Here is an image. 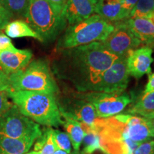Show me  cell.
<instances>
[{
  "instance_id": "cell-24",
  "label": "cell",
  "mask_w": 154,
  "mask_h": 154,
  "mask_svg": "<svg viewBox=\"0 0 154 154\" xmlns=\"http://www.w3.org/2000/svg\"><path fill=\"white\" fill-rule=\"evenodd\" d=\"M53 136L57 148L66 153H72V142L66 133L57 129H53Z\"/></svg>"
},
{
  "instance_id": "cell-16",
  "label": "cell",
  "mask_w": 154,
  "mask_h": 154,
  "mask_svg": "<svg viewBox=\"0 0 154 154\" xmlns=\"http://www.w3.org/2000/svg\"><path fill=\"white\" fill-rule=\"evenodd\" d=\"M34 140L14 139L0 134V154H26Z\"/></svg>"
},
{
  "instance_id": "cell-8",
  "label": "cell",
  "mask_w": 154,
  "mask_h": 154,
  "mask_svg": "<svg viewBox=\"0 0 154 154\" xmlns=\"http://www.w3.org/2000/svg\"><path fill=\"white\" fill-rule=\"evenodd\" d=\"M128 55L119 57L113 64L102 75L96 88V92L121 94L128 86L129 73L127 67Z\"/></svg>"
},
{
  "instance_id": "cell-5",
  "label": "cell",
  "mask_w": 154,
  "mask_h": 154,
  "mask_svg": "<svg viewBox=\"0 0 154 154\" xmlns=\"http://www.w3.org/2000/svg\"><path fill=\"white\" fill-rule=\"evenodd\" d=\"M24 18L45 43L55 40L66 25L64 17L59 16L47 0H29Z\"/></svg>"
},
{
  "instance_id": "cell-10",
  "label": "cell",
  "mask_w": 154,
  "mask_h": 154,
  "mask_svg": "<svg viewBox=\"0 0 154 154\" xmlns=\"http://www.w3.org/2000/svg\"><path fill=\"white\" fill-rule=\"evenodd\" d=\"M62 118L67 117L94 127L98 116L91 103L78 96L77 93L72 98L63 100L62 105L59 106Z\"/></svg>"
},
{
  "instance_id": "cell-9",
  "label": "cell",
  "mask_w": 154,
  "mask_h": 154,
  "mask_svg": "<svg viewBox=\"0 0 154 154\" xmlns=\"http://www.w3.org/2000/svg\"><path fill=\"white\" fill-rule=\"evenodd\" d=\"M113 24L114 29L105 40L101 42L108 51L117 57H122L140 47L141 43L127 27L124 20Z\"/></svg>"
},
{
  "instance_id": "cell-39",
  "label": "cell",
  "mask_w": 154,
  "mask_h": 154,
  "mask_svg": "<svg viewBox=\"0 0 154 154\" xmlns=\"http://www.w3.org/2000/svg\"><path fill=\"white\" fill-rule=\"evenodd\" d=\"M79 154H84V153H83V152H81V153H79Z\"/></svg>"
},
{
  "instance_id": "cell-17",
  "label": "cell",
  "mask_w": 154,
  "mask_h": 154,
  "mask_svg": "<svg viewBox=\"0 0 154 154\" xmlns=\"http://www.w3.org/2000/svg\"><path fill=\"white\" fill-rule=\"evenodd\" d=\"M63 118H64V121L63 125L72 142L74 154H79L80 147L82 144L84 134H85L82 126V123L67 117H63Z\"/></svg>"
},
{
  "instance_id": "cell-26",
  "label": "cell",
  "mask_w": 154,
  "mask_h": 154,
  "mask_svg": "<svg viewBox=\"0 0 154 154\" xmlns=\"http://www.w3.org/2000/svg\"><path fill=\"white\" fill-rule=\"evenodd\" d=\"M133 154H154V140L141 143L135 149Z\"/></svg>"
},
{
  "instance_id": "cell-30",
  "label": "cell",
  "mask_w": 154,
  "mask_h": 154,
  "mask_svg": "<svg viewBox=\"0 0 154 154\" xmlns=\"http://www.w3.org/2000/svg\"><path fill=\"white\" fill-rule=\"evenodd\" d=\"M9 76L2 71H0V91L10 90Z\"/></svg>"
},
{
  "instance_id": "cell-34",
  "label": "cell",
  "mask_w": 154,
  "mask_h": 154,
  "mask_svg": "<svg viewBox=\"0 0 154 154\" xmlns=\"http://www.w3.org/2000/svg\"><path fill=\"white\" fill-rule=\"evenodd\" d=\"M54 154H69V153H66V151H63V150L57 149H56V151H54Z\"/></svg>"
},
{
  "instance_id": "cell-14",
  "label": "cell",
  "mask_w": 154,
  "mask_h": 154,
  "mask_svg": "<svg viewBox=\"0 0 154 154\" xmlns=\"http://www.w3.org/2000/svg\"><path fill=\"white\" fill-rule=\"evenodd\" d=\"M130 13L118 0H99L95 5V14L111 24L128 19Z\"/></svg>"
},
{
  "instance_id": "cell-38",
  "label": "cell",
  "mask_w": 154,
  "mask_h": 154,
  "mask_svg": "<svg viewBox=\"0 0 154 154\" xmlns=\"http://www.w3.org/2000/svg\"><path fill=\"white\" fill-rule=\"evenodd\" d=\"M0 71H2V69L1 66H0ZM2 72H3V71H2Z\"/></svg>"
},
{
  "instance_id": "cell-19",
  "label": "cell",
  "mask_w": 154,
  "mask_h": 154,
  "mask_svg": "<svg viewBox=\"0 0 154 154\" xmlns=\"http://www.w3.org/2000/svg\"><path fill=\"white\" fill-rule=\"evenodd\" d=\"M82 126L85 133L82 142L84 145L83 153L84 154H91L97 150L103 151L100 142L99 135L95 128L84 123H82Z\"/></svg>"
},
{
  "instance_id": "cell-11",
  "label": "cell",
  "mask_w": 154,
  "mask_h": 154,
  "mask_svg": "<svg viewBox=\"0 0 154 154\" xmlns=\"http://www.w3.org/2000/svg\"><path fill=\"white\" fill-rule=\"evenodd\" d=\"M153 49L147 46L138 47L130 51L127 57V67L129 75L136 79L151 73Z\"/></svg>"
},
{
  "instance_id": "cell-31",
  "label": "cell",
  "mask_w": 154,
  "mask_h": 154,
  "mask_svg": "<svg viewBox=\"0 0 154 154\" xmlns=\"http://www.w3.org/2000/svg\"><path fill=\"white\" fill-rule=\"evenodd\" d=\"M147 124L151 138H154V112L142 116Z\"/></svg>"
},
{
  "instance_id": "cell-7",
  "label": "cell",
  "mask_w": 154,
  "mask_h": 154,
  "mask_svg": "<svg viewBox=\"0 0 154 154\" xmlns=\"http://www.w3.org/2000/svg\"><path fill=\"white\" fill-rule=\"evenodd\" d=\"M79 96L91 103L99 119L118 115L132 102V96L128 93L107 94L103 92H77Z\"/></svg>"
},
{
  "instance_id": "cell-29",
  "label": "cell",
  "mask_w": 154,
  "mask_h": 154,
  "mask_svg": "<svg viewBox=\"0 0 154 154\" xmlns=\"http://www.w3.org/2000/svg\"><path fill=\"white\" fill-rule=\"evenodd\" d=\"M47 1L59 16L63 17V11L68 0H47Z\"/></svg>"
},
{
  "instance_id": "cell-1",
  "label": "cell",
  "mask_w": 154,
  "mask_h": 154,
  "mask_svg": "<svg viewBox=\"0 0 154 154\" xmlns=\"http://www.w3.org/2000/svg\"><path fill=\"white\" fill-rule=\"evenodd\" d=\"M118 58L97 42L61 50L54 68L59 79L70 82L78 92L96 91L102 75Z\"/></svg>"
},
{
  "instance_id": "cell-25",
  "label": "cell",
  "mask_w": 154,
  "mask_h": 154,
  "mask_svg": "<svg viewBox=\"0 0 154 154\" xmlns=\"http://www.w3.org/2000/svg\"><path fill=\"white\" fill-rule=\"evenodd\" d=\"M9 90L0 91V117L10 109L13 103L9 101Z\"/></svg>"
},
{
  "instance_id": "cell-36",
  "label": "cell",
  "mask_w": 154,
  "mask_h": 154,
  "mask_svg": "<svg viewBox=\"0 0 154 154\" xmlns=\"http://www.w3.org/2000/svg\"><path fill=\"white\" fill-rule=\"evenodd\" d=\"M150 20L152 21V22L154 24V13L153 14V15H152V17H151V18H150Z\"/></svg>"
},
{
  "instance_id": "cell-22",
  "label": "cell",
  "mask_w": 154,
  "mask_h": 154,
  "mask_svg": "<svg viewBox=\"0 0 154 154\" xmlns=\"http://www.w3.org/2000/svg\"><path fill=\"white\" fill-rule=\"evenodd\" d=\"M154 13V0H138L128 18L149 19Z\"/></svg>"
},
{
  "instance_id": "cell-21",
  "label": "cell",
  "mask_w": 154,
  "mask_h": 154,
  "mask_svg": "<svg viewBox=\"0 0 154 154\" xmlns=\"http://www.w3.org/2000/svg\"><path fill=\"white\" fill-rule=\"evenodd\" d=\"M53 136V128L49 127L42 132L34 145V154H54L57 149Z\"/></svg>"
},
{
  "instance_id": "cell-35",
  "label": "cell",
  "mask_w": 154,
  "mask_h": 154,
  "mask_svg": "<svg viewBox=\"0 0 154 154\" xmlns=\"http://www.w3.org/2000/svg\"><path fill=\"white\" fill-rule=\"evenodd\" d=\"M90 1L91 2H92V4H93V5H96V3H97L99 1V0H90Z\"/></svg>"
},
{
  "instance_id": "cell-32",
  "label": "cell",
  "mask_w": 154,
  "mask_h": 154,
  "mask_svg": "<svg viewBox=\"0 0 154 154\" xmlns=\"http://www.w3.org/2000/svg\"><path fill=\"white\" fill-rule=\"evenodd\" d=\"M154 91V72L149 75V80L143 94H149Z\"/></svg>"
},
{
  "instance_id": "cell-40",
  "label": "cell",
  "mask_w": 154,
  "mask_h": 154,
  "mask_svg": "<svg viewBox=\"0 0 154 154\" xmlns=\"http://www.w3.org/2000/svg\"><path fill=\"white\" fill-rule=\"evenodd\" d=\"M105 154H109V153H104Z\"/></svg>"
},
{
  "instance_id": "cell-20",
  "label": "cell",
  "mask_w": 154,
  "mask_h": 154,
  "mask_svg": "<svg viewBox=\"0 0 154 154\" xmlns=\"http://www.w3.org/2000/svg\"><path fill=\"white\" fill-rule=\"evenodd\" d=\"M154 112V91L143 94L128 110V114L143 116Z\"/></svg>"
},
{
  "instance_id": "cell-23",
  "label": "cell",
  "mask_w": 154,
  "mask_h": 154,
  "mask_svg": "<svg viewBox=\"0 0 154 154\" xmlns=\"http://www.w3.org/2000/svg\"><path fill=\"white\" fill-rule=\"evenodd\" d=\"M3 5L11 14L24 17L29 0H1Z\"/></svg>"
},
{
  "instance_id": "cell-37",
  "label": "cell",
  "mask_w": 154,
  "mask_h": 154,
  "mask_svg": "<svg viewBox=\"0 0 154 154\" xmlns=\"http://www.w3.org/2000/svg\"><path fill=\"white\" fill-rule=\"evenodd\" d=\"M26 154H34V152L32 151V152H31V153H26Z\"/></svg>"
},
{
  "instance_id": "cell-15",
  "label": "cell",
  "mask_w": 154,
  "mask_h": 154,
  "mask_svg": "<svg viewBox=\"0 0 154 154\" xmlns=\"http://www.w3.org/2000/svg\"><path fill=\"white\" fill-rule=\"evenodd\" d=\"M124 22L140 43L154 48V24L149 19L128 18Z\"/></svg>"
},
{
  "instance_id": "cell-4",
  "label": "cell",
  "mask_w": 154,
  "mask_h": 154,
  "mask_svg": "<svg viewBox=\"0 0 154 154\" xmlns=\"http://www.w3.org/2000/svg\"><path fill=\"white\" fill-rule=\"evenodd\" d=\"M12 91H36L54 96L59 92L47 61L36 59L29 63L26 68L9 76Z\"/></svg>"
},
{
  "instance_id": "cell-6",
  "label": "cell",
  "mask_w": 154,
  "mask_h": 154,
  "mask_svg": "<svg viewBox=\"0 0 154 154\" xmlns=\"http://www.w3.org/2000/svg\"><path fill=\"white\" fill-rule=\"evenodd\" d=\"M0 134L14 139L36 140L42 131L39 124L23 115L13 104L0 117Z\"/></svg>"
},
{
  "instance_id": "cell-12",
  "label": "cell",
  "mask_w": 154,
  "mask_h": 154,
  "mask_svg": "<svg viewBox=\"0 0 154 154\" xmlns=\"http://www.w3.org/2000/svg\"><path fill=\"white\" fill-rule=\"evenodd\" d=\"M33 54L28 49L5 51L0 53V66L8 76L22 70L31 62Z\"/></svg>"
},
{
  "instance_id": "cell-18",
  "label": "cell",
  "mask_w": 154,
  "mask_h": 154,
  "mask_svg": "<svg viewBox=\"0 0 154 154\" xmlns=\"http://www.w3.org/2000/svg\"><path fill=\"white\" fill-rule=\"evenodd\" d=\"M6 35L8 37L17 38L22 37H32L41 42L39 36L30 27L26 22L15 20L9 22L5 27Z\"/></svg>"
},
{
  "instance_id": "cell-33",
  "label": "cell",
  "mask_w": 154,
  "mask_h": 154,
  "mask_svg": "<svg viewBox=\"0 0 154 154\" xmlns=\"http://www.w3.org/2000/svg\"><path fill=\"white\" fill-rule=\"evenodd\" d=\"M118 1L123 5L125 9L131 11L132 9L137 3L138 0H118Z\"/></svg>"
},
{
  "instance_id": "cell-3",
  "label": "cell",
  "mask_w": 154,
  "mask_h": 154,
  "mask_svg": "<svg viewBox=\"0 0 154 154\" xmlns=\"http://www.w3.org/2000/svg\"><path fill=\"white\" fill-rule=\"evenodd\" d=\"M114 29L113 24L94 14L85 20L69 25L58 42L60 50L72 49L87 45L94 42H102Z\"/></svg>"
},
{
  "instance_id": "cell-27",
  "label": "cell",
  "mask_w": 154,
  "mask_h": 154,
  "mask_svg": "<svg viewBox=\"0 0 154 154\" xmlns=\"http://www.w3.org/2000/svg\"><path fill=\"white\" fill-rule=\"evenodd\" d=\"M13 17V14L8 9H6L0 0V29L5 28Z\"/></svg>"
},
{
  "instance_id": "cell-2",
  "label": "cell",
  "mask_w": 154,
  "mask_h": 154,
  "mask_svg": "<svg viewBox=\"0 0 154 154\" xmlns=\"http://www.w3.org/2000/svg\"><path fill=\"white\" fill-rule=\"evenodd\" d=\"M9 95L20 112L36 124L56 128L63 125L59 104L54 95L11 89L9 90Z\"/></svg>"
},
{
  "instance_id": "cell-28",
  "label": "cell",
  "mask_w": 154,
  "mask_h": 154,
  "mask_svg": "<svg viewBox=\"0 0 154 154\" xmlns=\"http://www.w3.org/2000/svg\"><path fill=\"white\" fill-rule=\"evenodd\" d=\"M17 49L13 45L10 38L6 34L0 33V53L5 51H15Z\"/></svg>"
},
{
  "instance_id": "cell-13",
  "label": "cell",
  "mask_w": 154,
  "mask_h": 154,
  "mask_svg": "<svg viewBox=\"0 0 154 154\" xmlns=\"http://www.w3.org/2000/svg\"><path fill=\"white\" fill-rule=\"evenodd\" d=\"M95 14V5L90 0H68L63 17L69 25H73L88 19Z\"/></svg>"
}]
</instances>
